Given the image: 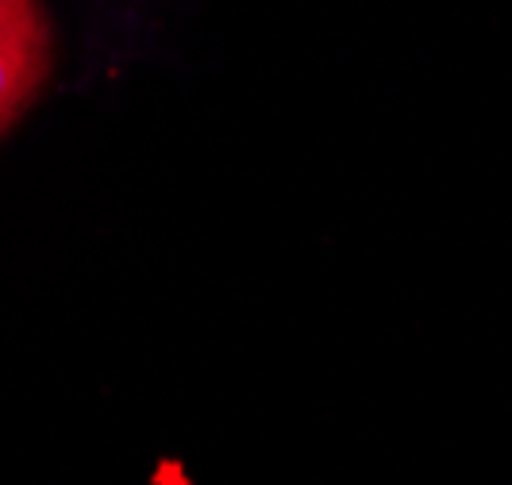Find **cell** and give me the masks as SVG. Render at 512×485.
I'll return each mask as SVG.
<instances>
[{
  "label": "cell",
  "instance_id": "cell-1",
  "mask_svg": "<svg viewBox=\"0 0 512 485\" xmlns=\"http://www.w3.org/2000/svg\"><path fill=\"white\" fill-rule=\"evenodd\" d=\"M51 70V27L39 0H0V135L20 120Z\"/></svg>",
  "mask_w": 512,
  "mask_h": 485
}]
</instances>
